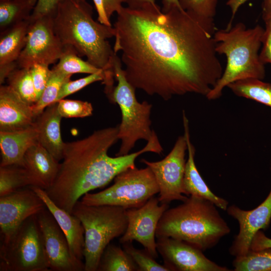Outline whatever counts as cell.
<instances>
[{
	"label": "cell",
	"mask_w": 271,
	"mask_h": 271,
	"mask_svg": "<svg viewBox=\"0 0 271 271\" xmlns=\"http://www.w3.org/2000/svg\"><path fill=\"white\" fill-rule=\"evenodd\" d=\"M114 24L115 53L128 82L168 101L195 93L206 96L221 78L213 18H197L181 8L162 12L157 4L122 7Z\"/></svg>",
	"instance_id": "6da1fadb"
},
{
	"label": "cell",
	"mask_w": 271,
	"mask_h": 271,
	"mask_svg": "<svg viewBox=\"0 0 271 271\" xmlns=\"http://www.w3.org/2000/svg\"><path fill=\"white\" fill-rule=\"evenodd\" d=\"M118 126L94 131L83 139L65 143L62 162L56 179L45 190L60 208L72 214L76 202L90 191L104 187L120 173L136 167L141 154H161L163 149L156 132L141 150L111 157L108 150L118 141Z\"/></svg>",
	"instance_id": "7a4b0ae2"
},
{
	"label": "cell",
	"mask_w": 271,
	"mask_h": 271,
	"mask_svg": "<svg viewBox=\"0 0 271 271\" xmlns=\"http://www.w3.org/2000/svg\"><path fill=\"white\" fill-rule=\"evenodd\" d=\"M92 7L86 0H60L53 17L54 31L64 45L72 46L79 56L104 72L106 90L114 87L113 58L116 54L108 39L115 30L95 21Z\"/></svg>",
	"instance_id": "3957f363"
},
{
	"label": "cell",
	"mask_w": 271,
	"mask_h": 271,
	"mask_svg": "<svg viewBox=\"0 0 271 271\" xmlns=\"http://www.w3.org/2000/svg\"><path fill=\"white\" fill-rule=\"evenodd\" d=\"M230 232L216 206L208 200L190 196L182 204L165 211L156 236L180 239L204 251L216 245Z\"/></svg>",
	"instance_id": "277c9868"
},
{
	"label": "cell",
	"mask_w": 271,
	"mask_h": 271,
	"mask_svg": "<svg viewBox=\"0 0 271 271\" xmlns=\"http://www.w3.org/2000/svg\"><path fill=\"white\" fill-rule=\"evenodd\" d=\"M264 33V29L258 25L246 29L241 22L228 30L216 31L214 35L216 51L226 56L227 63L221 78L206 95L208 99L219 98L223 89L236 81L247 78L263 79L265 64L260 60L259 51Z\"/></svg>",
	"instance_id": "5b68a950"
},
{
	"label": "cell",
	"mask_w": 271,
	"mask_h": 271,
	"mask_svg": "<svg viewBox=\"0 0 271 271\" xmlns=\"http://www.w3.org/2000/svg\"><path fill=\"white\" fill-rule=\"evenodd\" d=\"M72 214L79 219L84 230L85 271H97L105 248L126 229V209L107 205H87L79 200Z\"/></svg>",
	"instance_id": "8992f818"
},
{
	"label": "cell",
	"mask_w": 271,
	"mask_h": 271,
	"mask_svg": "<svg viewBox=\"0 0 271 271\" xmlns=\"http://www.w3.org/2000/svg\"><path fill=\"white\" fill-rule=\"evenodd\" d=\"M113 70L117 84L109 100L118 105L121 113L117 134L121 144L115 155L119 156L128 154L139 140L148 142L152 138L154 132L151 128L152 104L147 101H138L136 89L127 80L121 59L116 53L113 58Z\"/></svg>",
	"instance_id": "52a82bcc"
},
{
	"label": "cell",
	"mask_w": 271,
	"mask_h": 271,
	"mask_svg": "<svg viewBox=\"0 0 271 271\" xmlns=\"http://www.w3.org/2000/svg\"><path fill=\"white\" fill-rule=\"evenodd\" d=\"M159 193L151 170L147 167L130 168L117 175L114 183L97 193H87L81 202L87 205H112L126 209L139 208Z\"/></svg>",
	"instance_id": "ba28073f"
},
{
	"label": "cell",
	"mask_w": 271,
	"mask_h": 271,
	"mask_svg": "<svg viewBox=\"0 0 271 271\" xmlns=\"http://www.w3.org/2000/svg\"><path fill=\"white\" fill-rule=\"evenodd\" d=\"M48 270L36 214L27 219L9 238L1 240L0 271Z\"/></svg>",
	"instance_id": "9c48e42d"
},
{
	"label": "cell",
	"mask_w": 271,
	"mask_h": 271,
	"mask_svg": "<svg viewBox=\"0 0 271 271\" xmlns=\"http://www.w3.org/2000/svg\"><path fill=\"white\" fill-rule=\"evenodd\" d=\"M187 145L184 134L179 136L170 152L162 160L141 162L149 167L159 188L158 199L161 203L169 204L174 200L184 201L183 181L185 171V154Z\"/></svg>",
	"instance_id": "30bf717a"
},
{
	"label": "cell",
	"mask_w": 271,
	"mask_h": 271,
	"mask_svg": "<svg viewBox=\"0 0 271 271\" xmlns=\"http://www.w3.org/2000/svg\"><path fill=\"white\" fill-rule=\"evenodd\" d=\"M30 21L26 45L17 61L18 67L30 68L35 64L55 63L62 56L64 45L54 32L53 17Z\"/></svg>",
	"instance_id": "8fae6325"
},
{
	"label": "cell",
	"mask_w": 271,
	"mask_h": 271,
	"mask_svg": "<svg viewBox=\"0 0 271 271\" xmlns=\"http://www.w3.org/2000/svg\"><path fill=\"white\" fill-rule=\"evenodd\" d=\"M37 218L50 270H85L84 262L73 255L64 233L47 208L39 212Z\"/></svg>",
	"instance_id": "7c38bea8"
},
{
	"label": "cell",
	"mask_w": 271,
	"mask_h": 271,
	"mask_svg": "<svg viewBox=\"0 0 271 271\" xmlns=\"http://www.w3.org/2000/svg\"><path fill=\"white\" fill-rule=\"evenodd\" d=\"M160 203L158 198L153 197L141 207L126 209L127 226L119 242L123 244L137 241L157 258L156 229L163 213L169 207L168 204Z\"/></svg>",
	"instance_id": "4fadbf2b"
},
{
	"label": "cell",
	"mask_w": 271,
	"mask_h": 271,
	"mask_svg": "<svg viewBox=\"0 0 271 271\" xmlns=\"http://www.w3.org/2000/svg\"><path fill=\"white\" fill-rule=\"evenodd\" d=\"M158 252L164 264L171 271H229L207 258L203 251L180 239L170 237H158Z\"/></svg>",
	"instance_id": "5bb4252c"
},
{
	"label": "cell",
	"mask_w": 271,
	"mask_h": 271,
	"mask_svg": "<svg viewBox=\"0 0 271 271\" xmlns=\"http://www.w3.org/2000/svg\"><path fill=\"white\" fill-rule=\"evenodd\" d=\"M46 207L30 186L0 196L1 240L9 238L27 219Z\"/></svg>",
	"instance_id": "9a60e30c"
},
{
	"label": "cell",
	"mask_w": 271,
	"mask_h": 271,
	"mask_svg": "<svg viewBox=\"0 0 271 271\" xmlns=\"http://www.w3.org/2000/svg\"><path fill=\"white\" fill-rule=\"evenodd\" d=\"M271 171V162L270 164ZM227 214L236 220L239 225L238 234L229 249L235 257L245 255L250 249L251 240L259 230L267 229L271 220V189L263 201L256 208L243 210L235 205L228 206Z\"/></svg>",
	"instance_id": "2e32d148"
},
{
	"label": "cell",
	"mask_w": 271,
	"mask_h": 271,
	"mask_svg": "<svg viewBox=\"0 0 271 271\" xmlns=\"http://www.w3.org/2000/svg\"><path fill=\"white\" fill-rule=\"evenodd\" d=\"M20 165L29 186L47 190L53 184L60 163L38 142L28 150Z\"/></svg>",
	"instance_id": "e0dca14e"
},
{
	"label": "cell",
	"mask_w": 271,
	"mask_h": 271,
	"mask_svg": "<svg viewBox=\"0 0 271 271\" xmlns=\"http://www.w3.org/2000/svg\"><path fill=\"white\" fill-rule=\"evenodd\" d=\"M36 116L33 105L8 85L0 87V131H15L32 126Z\"/></svg>",
	"instance_id": "ac0fdd59"
},
{
	"label": "cell",
	"mask_w": 271,
	"mask_h": 271,
	"mask_svg": "<svg viewBox=\"0 0 271 271\" xmlns=\"http://www.w3.org/2000/svg\"><path fill=\"white\" fill-rule=\"evenodd\" d=\"M182 119L188 153L183 181L184 194L208 200L217 207L226 210L229 202L210 190L198 171L194 160L195 149L190 140L189 120L184 110L182 111Z\"/></svg>",
	"instance_id": "d6986e66"
},
{
	"label": "cell",
	"mask_w": 271,
	"mask_h": 271,
	"mask_svg": "<svg viewBox=\"0 0 271 271\" xmlns=\"http://www.w3.org/2000/svg\"><path fill=\"white\" fill-rule=\"evenodd\" d=\"M30 187L43 200L46 207L64 233L73 255L83 260L84 230L79 219L56 205L49 198L45 190L37 187Z\"/></svg>",
	"instance_id": "ffe728a7"
},
{
	"label": "cell",
	"mask_w": 271,
	"mask_h": 271,
	"mask_svg": "<svg viewBox=\"0 0 271 271\" xmlns=\"http://www.w3.org/2000/svg\"><path fill=\"white\" fill-rule=\"evenodd\" d=\"M62 117L56 102L47 106L35 122L38 143L58 161L62 160L65 145L60 132Z\"/></svg>",
	"instance_id": "44dd1931"
},
{
	"label": "cell",
	"mask_w": 271,
	"mask_h": 271,
	"mask_svg": "<svg viewBox=\"0 0 271 271\" xmlns=\"http://www.w3.org/2000/svg\"><path fill=\"white\" fill-rule=\"evenodd\" d=\"M38 142L35 124L15 131H0V166L20 164L28 150Z\"/></svg>",
	"instance_id": "7402d4cb"
},
{
	"label": "cell",
	"mask_w": 271,
	"mask_h": 271,
	"mask_svg": "<svg viewBox=\"0 0 271 271\" xmlns=\"http://www.w3.org/2000/svg\"><path fill=\"white\" fill-rule=\"evenodd\" d=\"M30 19L0 32V66L17 62L26 43Z\"/></svg>",
	"instance_id": "603a6c76"
},
{
	"label": "cell",
	"mask_w": 271,
	"mask_h": 271,
	"mask_svg": "<svg viewBox=\"0 0 271 271\" xmlns=\"http://www.w3.org/2000/svg\"><path fill=\"white\" fill-rule=\"evenodd\" d=\"M227 87L236 95L250 99L271 108V83L256 78L239 80Z\"/></svg>",
	"instance_id": "cb8c5ba5"
},
{
	"label": "cell",
	"mask_w": 271,
	"mask_h": 271,
	"mask_svg": "<svg viewBox=\"0 0 271 271\" xmlns=\"http://www.w3.org/2000/svg\"><path fill=\"white\" fill-rule=\"evenodd\" d=\"M34 6L30 0L0 2V32L30 19Z\"/></svg>",
	"instance_id": "d4e9b609"
},
{
	"label": "cell",
	"mask_w": 271,
	"mask_h": 271,
	"mask_svg": "<svg viewBox=\"0 0 271 271\" xmlns=\"http://www.w3.org/2000/svg\"><path fill=\"white\" fill-rule=\"evenodd\" d=\"M138 267L130 255L120 247L109 244L100 259L97 271H134Z\"/></svg>",
	"instance_id": "484cf974"
},
{
	"label": "cell",
	"mask_w": 271,
	"mask_h": 271,
	"mask_svg": "<svg viewBox=\"0 0 271 271\" xmlns=\"http://www.w3.org/2000/svg\"><path fill=\"white\" fill-rule=\"evenodd\" d=\"M52 68L65 74L71 75L75 73L91 74L102 70L88 61L83 60L75 49L69 45H64L62 56Z\"/></svg>",
	"instance_id": "4316f807"
},
{
	"label": "cell",
	"mask_w": 271,
	"mask_h": 271,
	"mask_svg": "<svg viewBox=\"0 0 271 271\" xmlns=\"http://www.w3.org/2000/svg\"><path fill=\"white\" fill-rule=\"evenodd\" d=\"M7 85L24 101L33 105L38 101L30 68H18L8 76Z\"/></svg>",
	"instance_id": "83f0119b"
},
{
	"label": "cell",
	"mask_w": 271,
	"mask_h": 271,
	"mask_svg": "<svg viewBox=\"0 0 271 271\" xmlns=\"http://www.w3.org/2000/svg\"><path fill=\"white\" fill-rule=\"evenodd\" d=\"M234 271H271V248L249 251L235 257L232 262Z\"/></svg>",
	"instance_id": "f1b7e54d"
},
{
	"label": "cell",
	"mask_w": 271,
	"mask_h": 271,
	"mask_svg": "<svg viewBox=\"0 0 271 271\" xmlns=\"http://www.w3.org/2000/svg\"><path fill=\"white\" fill-rule=\"evenodd\" d=\"M71 75H66L53 68L46 86L38 101L33 105L35 115L37 117L49 105L56 103L63 84L70 80Z\"/></svg>",
	"instance_id": "f546056e"
},
{
	"label": "cell",
	"mask_w": 271,
	"mask_h": 271,
	"mask_svg": "<svg viewBox=\"0 0 271 271\" xmlns=\"http://www.w3.org/2000/svg\"><path fill=\"white\" fill-rule=\"evenodd\" d=\"M29 186L24 170L21 165L0 166V196Z\"/></svg>",
	"instance_id": "4dcf8cb0"
},
{
	"label": "cell",
	"mask_w": 271,
	"mask_h": 271,
	"mask_svg": "<svg viewBox=\"0 0 271 271\" xmlns=\"http://www.w3.org/2000/svg\"><path fill=\"white\" fill-rule=\"evenodd\" d=\"M124 250L130 255L137 264L139 271H170L166 265L158 263L145 249L135 248L132 242L122 244Z\"/></svg>",
	"instance_id": "1f68e13d"
},
{
	"label": "cell",
	"mask_w": 271,
	"mask_h": 271,
	"mask_svg": "<svg viewBox=\"0 0 271 271\" xmlns=\"http://www.w3.org/2000/svg\"><path fill=\"white\" fill-rule=\"evenodd\" d=\"M181 8L197 18H214L218 0H178Z\"/></svg>",
	"instance_id": "d6a6232c"
},
{
	"label": "cell",
	"mask_w": 271,
	"mask_h": 271,
	"mask_svg": "<svg viewBox=\"0 0 271 271\" xmlns=\"http://www.w3.org/2000/svg\"><path fill=\"white\" fill-rule=\"evenodd\" d=\"M58 110L62 117H85L92 114L91 103L77 100L62 99L57 102Z\"/></svg>",
	"instance_id": "836d02e7"
},
{
	"label": "cell",
	"mask_w": 271,
	"mask_h": 271,
	"mask_svg": "<svg viewBox=\"0 0 271 271\" xmlns=\"http://www.w3.org/2000/svg\"><path fill=\"white\" fill-rule=\"evenodd\" d=\"M104 79V72L103 70H101L76 80L72 81L69 80L65 82L62 86L56 102L93 82L99 81L102 82Z\"/></svg>",
	"instance_id": "e575fe53"
},
{
	"label": "cell",
	"mask_w": 271,
	"mask_h": 271,
	"mask_svg": "<svg viewBox=\"0 0 271 271\" xmlns=\"http://www.w3.org/2000/svg\"><path fill=\"white\" fill-rule=\"evenodd\" d=\"M49 65L35 64L30 67L32 78L38 100L40 98L50 77Z\"/></svg>",
	"instance_id": "d590c367"
},
{
	"label": "cell",
	"mask_w": 271,
	"mask_h": 271,
	"mask_svg": "<svg viewBox=\"0 0 271 271\" xmlns=\"http://www.w3.org/2000/svg\"><path fill=\"white\" fill-rule=\"evenodd\" d=\"M60 2V0H37L30 20H34L44 17H53Z\"/></svg>",
	"instance_id": "8d00e7d4"
},
{
	"label": "cell",
	"mask_w": 271,
	"mask_h": 271,
	"mask_svg": "<svg viewBox=\"0 0 271 271\" xmlns=\"http://www.w3.org/2000/svg\"><path fill=\"white\" fill-rule=\"evenodd\" d=\"M265 29L259 57L263 63L271 64V19L264 21Z\"/></svg>",
	"instance_id": "74e56055"
},
{
	"label": "cell",
	"mask_w": 271,
	"mask_h": 271,
	"mask_svg": "<svg viewBox=\"0 0 271 271\" xmlns=\"http://www.w3.org/2000/svg\"><path fill=\"white\" fill-rule=\"evenodd\" d=\"M266 248H271V238L268 237L261 230H259L253 235L249 249L260 250Z\"/></svg>",
	"instance_id": "f35d334b"
},
{
	"label": "cell",
	"mask_w": 271,
	"mask_h": 271,
	"mask_svg": "<svg viewBox=\"0 0 271 271\" xmlns=\"http://www.w3.org/2000/svg\"><path fill=\"white\" fill-rule=\"evenodd\" d=\"M105 10L108 18L110 20L114 13L118 12L123 7L122 4L125 0H103Z\"/></svg>",
	"instance_id": "ab89813d"
},
{
	"label": "cell",
	"mask_w": 271,
	"mask_h": 271,
	"mask_svg": "<svg viewBox=\"0 0 271 271\" xmlns=\"http://www.w3.org/2000/svg\"><path fill=\"white\" fill-rule=\"evenodd\" d=\"M93 1L97 12L98 22L106 26H112L110 20L106 14L103 0H93Z\"/></svg>",
	"instance_id": "60d3db41"
},
{
	"label": "cell",
	"mask_w": 271,
	"mask_h": 271,
	"mask_svg": "<svg viewBox=\"0 0 271 271\" xmlns=\"http://www.w3.org/2000/svg\"><path fill=\"white\" fill-rule=\"evenodd\" d=\"M248 0H228L227 5L231 11V17L225 30H228L232 27V22L238 8Z\"/></svg>",
	"instance_id": "b9f144b4"
},
{
	"label": "cell",
	"mask_w": 271,
	"mask_h": 271,
	"mask_svg": "<svg viewBox=\"0 0 271 271\" xmlns=\"http://www.w3.org/2000/svg\"><path fill=\"white\" fill-rule=\"evenodd\" d=\"M127 7L132 9L141 8L149 5H156V0H125Z\"/></svg>",
	"instance_id": "7bdbcfd3"
},
{
	"label": "cell",
	"mask_w": 271,
	"mask_h": 271,
	"mask_svg": "<svg viewBox=\"0 0 271 271\" xmlns=\"http://www.w3.org/2000/svg\"><path fill=\"white\" fill-rule=\"evenodd\" d=\"M162 3L163 7L161 10L164 13H167L174 8H181L178 0H162Z\"/></svg>",
	"instance_id": "ee69618b"
},
{
	"label": "cell",
	"mask_w": 271,
	"mask_h": 271,
	"mask_svg": "<svg viewBox=\"0 0 271 271\" xmlns=\"http://www.w3.org/2000/svg\"><path fill=\"white\" fill-rule=\"evenodd\" d=\"M262 19L264 21L271 19V0H263L262 4Z\"/></svg>",
	"instance_id": "f6af8a7d"
},
{
	"label": "cell",
	"mask_w": 271,
	"mask_h": 271,
	"mask_svg": "<svg viewBox=\"0 0 271 271\" xmlns=\"http://www.w3.org/2000/svg\"><path fill=\"white\" fill-rule=\"evenodd\" d=\"M30 2L31 3V4H32L33 6H34V7H35V5H36V3H37V0H30Z\"/></svg>",
	"instance_id": "bcb514c9"
},
{
	"label": "cell",
	"mask_w": 271,
	"mask_h": 271,
	"mask_svg": "<svg viewBox=\"0 0 271 271\" xmlns=\"http://www.w3.org/2000/svg\"><path fill=\"white\" fill-rule=\"evenodd\" d=\"M10 1V0H0V2L1 1Z\"/></svg>",
	"instance_id": "7dc6e473"
}]
</instances>
